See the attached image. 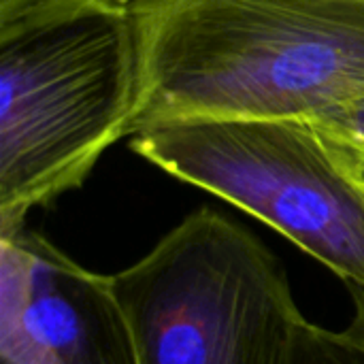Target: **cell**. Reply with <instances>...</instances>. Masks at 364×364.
I'll list each match as a JSON object with an SVG mask.
<instances>
[{
  "label": "cell",
  "instance_id": "obj_1",
  "mask_svg": "<svg viewBox=\"0 0 364 364\" xmlns=\"http://www.w3.org/2000/svg\"><path fill=\"white\" fill-rule=\"evenodd\" d=\"M130 136L179 119H316L364 105V0H134Z\"/></svg>",
  "mask_w": 364,
  "mask_h": 364
},
{
  "label": "cell",
  "instance_id": "obj_2",
  "mask_svg": "<svg viewBox=\"0 0 364 364\" xmlns=\"http://www.w3.org/2000/svg\"><path fill=\"white\" fill-rule=\"evenodd\" d=\"M139 85L126 2L43 0L0 21V235L81 188L130 136Z\"/></svg>",
  "mask_w": 364,
  "mask_h": 364
},
{
  "label": "cell",
  "instance_id": "obj_3",
  "mask_svg": "<svg viewBox=\"0 0 364 364\" xmlns=\"http://www.w3.org/2000/svg\"><path fill=\"white\" fill-rule=\"evenodd\" d=\"M113 279L141 364H288L307 320L277 256L209 207Z\"/></svg>",
  "mask_w": 364,
  "mask_h": 364
},
{
  "label": "cell",
  "instance_id": "obj_4",
  "mask_svg": "<svg viewBox=\"0 0 364 364\" xmlns=\"http://www.w3.org/2000/svg\"><path fill=\"white\" fill-rule=\"evenodd\" d=\"M130 149L364 290V173L309 119L164 122L132 134Z\"/></svg>",
  "mask_w": 364,
  "mask_h": 364
},
{
  "label": "cell",
  "instance_id": "obj_5",
  "mask_svg": "<svg viewBox=\"0 0 364 364\" xmlns=\"http://www.w3.org/2000/svg\"><path fill=\"white\" fill-rule=\"evenodd\" d=\"M0 364H141L113 275L26 226L0 235Z\"/></svg>",
  "mask_w": 364,
  "mask_h": 364
},
{
  "label": "cell",
  "instance_id": "obj_6",
  "mask_svg": "<svg viewBox=\"0 0 364 364\" xmlns=\"http://www.w3.org/2000/svg\"><path fill=\"white\" fill-rule=\"evenodd\" d=\"M354 296V320L337 333L305 320L294 337L288 364H364V290Z\"/></svg>",
  "mask_w": 364,
  "mask_h": 364
},
{
  "label": "cell",
  "instance_id": "obj_7",
  "mask_svg": "<svg viewBox=\"0 0 364 364\" xmlns=\"http://www.w3.org/2000/svg\"><path fill=\"white\" fill-rule=\"evenodd\" d=\"M320 134L364 173V105L309 119Z\"/></svg>",
  "mask_w": 364,
  "mask_h": 364
},
{
  "label": "cell",
  "instance_id": "obj_8",
  "mask_svg": "<svg viewBox=\"0 0 364 364\" xmlns=\"http://www.w3.org/2000/svg\"><path fill=\"white\" fill-rule=\"evenodd\" d=\"M119 2H126V4H130V2H134V0H119Z\"/></svg>",
  "mask_w": 364,
  "mask_h": 364
}]
</instances>
